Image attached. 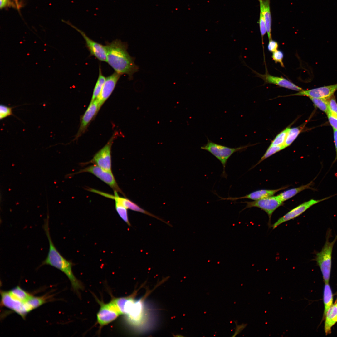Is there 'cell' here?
<instances>
[{
	"mask_svg": "<svg viewBox=\"0 0 337 337\" xmlns=\"http://www.w3.org/2000/svg\"><path fill=\"white\" fill-rule=\"evenodd\" d=\"M107 51L106 62L115 72L122 75H127L129 80L139 71V67L135 63V58L131 56L127 51L128 45L125 42L116 39L110 42L105 43Z\"/></svg>",
	"mask_w": 337,
	"mask_h": 337,
	"instance_id": "obj_1",
	"label": "cell"
},
{
	"mask_svg": "<svg viewBox=\"0 0 337 337\" xmlns=\"http://www.w3.org/2000/svg\"><path fill=\"white\" fill-rule=\"evenodd\" d=\"M43 228L48 239L49 248L47 256L42 261L40 267L44 265H49L63 272L68 278L73 289L77 291L82 288L81 282L74 276L72 270L73 263L65 259L59 252L54 245L50 235L49 227V216L44 220Z\"/></svg>",
	"mask_w": 337,
	"mask_h": 337,
	"instance_id": "obj_2",
	"label": "cell"
},
{
	"mask_svg": "<svg viewBox=\"0 0 337 337\" xmlns=\"http://www.w3.org/2000/svg\"><path fill=\"white\" fill-rule=\"evenodd\" d=\"M1 305L9 309L25 319L27 315L32 310L43 304L41 297L33 296L27 301H21L12 297L8 291H1Z\"/></svg>",
	"mask_w": 337,
	"mask_h": 337,
	"instance_id": "obj_3",
	"label": "cell"
},
{
	"mask_svg": "<svg viewBox=\"0 0 337 337\" xmlns=\"http://www.w3.org/2000/svg\"><path fill=\"white\" fill-rule=\"evenodd\" d=\"M207 139V143L201 146V149L210 152L220 162L223 167L222 176L226 178L227 175L226 173L225 168L228 159L234 153L242 151L249 146L231 148L217 144L208 138Z\"/></svg>",
	"mask_w": 337,
	"mask_h": 337,
	"instance_id": "obj_4",
	"label": "cell"
},
{
	"mask_svg": "<svg viewBox=\"0 0 337 337\" xmlns=\"http://www.w3.org/2000/svg\"><path fill=\"white\" fill-rule=\"evenodd\" d=\"M327 237L321 250L317 253L315 259L319 266L325 283H329L331 268L332 252L333 246L337 240V235L332 242Z\"/></svg>",
	"mask_w": 337,
	"mask_h": 337,
	"instance_id": "obj_5",
	"label": "cell"
},
{
	"mask_svg": "<svg viewBox=\"0 0 337 337\" xmlns=\"http://www.w3.org/2000/svg\"><path fill=\"white\" fill-rule=\"evenodd\" d=\"M240 203L246 204V207L241 211L246 208L254 207L259 208L264 210L269 217V225L270 227H271V218L273 212L283 204V202L280 200L277 196H272L252 201H245Z\"/></svg>",
	"mask_w": 337,
	"mask_h": 337,
	"instance_id": "obj_6",
	"label": "cell"
},
{
	"mask_svg": "<svg viewBox=\"0 0 337 337\" xmlns=\"http://www.w3.org/2000/svg\"><path fill=\"white\" fill-rule=\"evenodd\" d=\"M115 134H114L107 144L97 153L86 164L90 163L96 165L102 169L110 172L111 171V149Z\"/></svg>",
	"mask_w": 337,
	"mask_h": 337,
	"instance_id": "obj_7",
	"label": "cell"
},
{
	"mask_svg": "<svg viewBox=\"0 0 337 337\" xmlns=\"http://www.w3.org/2000/svg\"><path fill=\"white\" fill-rule=\"evenodd\" d=\"M83 172H88L92 173L108 185L114 191L119 192L125 196L124 193L119 187L112 172L105 170L94 164L80 170L77 173Z\"/></svg>",
	"mask_w": 337,
	"mask_h": 337,
	"instance_id": "obj_8",
	"label": "cell"
},
{
	"mask_svg": "<svg viewBox=\"0 0 337 337\" xmlns=\"http://www.w3.org/2000/svg\"><path fill=\"white\" fill-rule=\"evenodd\" d=\"M335 195H334L320 199L316 200L312 199L300 204L279 218L272 225L271 227L273 229L276 228L283 223L297 217L314 205L327 200Z\"/></svg>",
	"mask_w": 337,
	"mask_h": 337,
	"instance_id": "obj_9",
	"label": "cell"
},
{
	"mask_svg": "<svg viewBox=\"0 0 337 337\" xmlns=\"http://www.w3.org/2000/svg\"><path fill=\"white\" fill-rule=\"evenodd\" d=\"M99 303L100 307L97 314V320L100 327L111 323L120 315L111 300L107 303L100 301Z\"/></svg>",
	"mask_w": 337,
	"mask_h": 337,
	"instance_id": "obj_10",
	"label": "cell"
},
{
	"mask_svg": "<svg viewBox=\"0 0 337 337\" xmlns=\"http://www.w3.org/2000/svg\"><path fill=\"white\" fill-rule=\"evenodd\" d=\"M71 26L79 32L83 37L85 46L90 53L101 61L106 62L107 51L105 45H103L91 39L83 31L71 25Z\"/></svg>",
	"mask_w": 337,
	"mask_h": 337,
	"instance_id": "obj_11",
	"label": "cell"
},
{
	"mask_svg": "<svg viewBox=\"0 0 337 337\" xmlns=\"http://www.w3.org/2000/svg\"><path fill=\"white\" fill-rule=\"evenodd\" d=\"M337 90V83L307 90H302L288 96H303L309 98L328 99L333 95Z\"/></svg>",
	"mask_w": 337,
	"mask_h": 337,
	"instance_id": "obj_12",
	"label": "cell"
},
{
	"mask_svg": "<svg viewBox=\"0 0 337 337\" xmlns=\"http://www.w3.org/2000/svg\"><path fill=\"white\" fill-rule=\"evenodd\" d=\"M100 109L97 99L90 101L82 117L78 130L75 137V139H78L85 132L90 123L97 115Z\"/></svg>",
	"mask_w": 337,
	"mask_h": 337,
	"instance_id": "obj_13",
	"label": "cell"
},
{
	"mask_svg": "<svg viewBox=\"0 0 337 337\" xmlns=\"http://www.w3.org/2000/svg\"><path fill=\"white\" fill-rule=\"evenodd\" d=\"M121 76L114 72L106 78L100 94L97 99L100 108L111 95Z\"/></svg>",
	"mask_w": 337,
	"mask_h": 337,
	"instance_id": "obj_14",
	"label": "cell"
},
{
	"mask_svg": "<svg viewBox=\"0 0 337 337\" xmlns=\"http://www.w3.org/2000/svg\"><path fill=\"white\" fill-rule=\"evenodd\" d=\"M138 291L130 295L125 297L114 298L111 300L120 315H128L131 311L136 300L135 299Z\"/></svg>",
	"mask_w": 337,
	"mask_h": 337,
	"instance_id": "obj_15",
	"label": "cell"
},
{
	"mask_svg": "<svg viewBox=\"0 0 337 337\" xmlns=\"http://www.w3.org/2000/svg\"><path fill=\"white\" fill-rule=\"evenodd\" d=\"M258 77L261 78L266 83L275 84L280 87L300 91L303 90L301 87L282 77L274 76L266 72L264 74L256 73Z\"/></svg>",
	"mask_w": 337,
	"mask_h": 337,
	"instance_id": "obj_16",
	"label": "cell"
},
{
	"mask_svg": "<svg viewBox=\"0 0 337 337\" xmlns=\"http://www.w3.org/2000/svg\"><path fill=\"white\" fill-rule=\"evenodd\" d=\"M288 187V186H284L276 189H262L257 190L245 196L238 197H228L227 198H224L218 196L220 198V199L222 200L234 201L239 199L246 198L256 200L273 196L277 192L285 189L287 188Z\"/></svg>",
	"mask_w": 337,
	"mask_h": 337,
	"instance_id": "obj_17",
	"label": "cell"
},
{
	"mask_svg": "<svg viewBox=\"0 0 337 337\" xmlns=\"http://www.w3.org/2000/svg\"><path fill=\"white\" fill-rule=\"evenodd\" d=\"M148 294L147 293L140 300H136L131 311L127 315L130 320L135 324H139L142 320L144 313V301Z\"/></svg>",
	"mask_w": 337,
	"mask_h": 337,
	"instance_id": "obj_18",
	"label": "cell"
},
{
	"mask_svg": "<svg viewBox=\"0 0 337 337\" xmlns=\"http://www.w3.org/2000/svg\"><path fill=\"white\" fill-rule=\"evenodd\" d=\"M260 11L263 16L269 40L272 39L271 34V17L270 8V0H258Z\"/></svg>",
	"mask_w": 337,
	"mask_h": 337,
	"instance_id": "obj_19",
	"label": "cell"
},
{
	"mask_svg": "<svg viewBox=\"0 0 337 337\" xmlns=\"http://www.w3.org/2000/svg\"><path fill=\"white\" fill-rule=\"evenodd\" d=\"M114 195L113 196L112 199H115L117 200L127 209L145 214L164 222V221L160 218L142 209L129 199L126 198H123L119 196L117 192L114 191Z\"/></svg>",
	"mask_w": 337,
	"mask_h": 337,
	"instance_id": "obj_20",
	"label": "cell"
},
{
	"mask_svg": "<svg viewBox=\"0 0 337 337\" xmlns=\"http://www.w3.org/2000/svg\"><path fill=\"white\" fill-rule=\"evenodd\" d=\"M325 318V331L328 335L331 333V328L337 322V302L329 308Z\"/></svg>",
	"mask_w": 337,
	"mask_h": 337,
	"instance_id": "obj_21",
	"label": "cell"
},
{
	"mask_svg": "<svg viewBox=\"0 0 337 337\" xmlns=\"http://www.w3.org/2000/svg\"><path fill=\"white\" fill-rule=\"evenodd\" d=\"M313 181L314 180L306 185L285 191L277 196L280 200L284 202L305 189H310L315 191V189L312 187L314 184Z\"/></svg>",
	"mask_w": 337,
	"mask_h": 337,
	"instance_id": "obj_22",
	"label": "cell"
},
{
	"mask_svg": "<svg viewBox=\"0 0 337 337\" xmlns=\"http://www.w3.org/2000/svg\"><path fill=\"white\" fill-rule=\"evenodd\" d=\"M7 291L12 297L21 301H27L33 296L19 286H17Z\"/></svg>",
	"mask_w": 337,
	"mask_h": 337,
	"instance_id": "obj_23",
	"label": "cell"
},
{
	"mask_svg": "<svg viewBox=\"0 0 337 337\" xmlns=\"http://www.w3.org/2000/svg\"><path fill=\"white\" fill-rule=\"evenodd\" d=\"M333 302V296L331 289L329 283H325L324 292V316L325 318L328 310L332 305Z\"/></svg>",
	"mask_w": 337,
	"mask_h": 337,
	"instance_id": "obj_24",
	"label": "cell"
},
{
	"mask_svg": "<svg viewBox=\"0 0 337 337\" xmlns=\"http://www.w3.org/2000/svg\"><path fill=\"white\" fill-rule=\"evenodd\" d=\"M106 78L103 75L100 65L99 76L93 89L91 101L96 100L98 98L105 81Z\"/></svg>",
	"mask_w": 337,
	"mask_h": 337,
	"instance_id": "obj_25",
	"label": "cell"
},
{
	"mask_svg": "<svg viewBox=\"0 0 337 337\" xmlns=\"http://www.w3.org/2000/svg\"><path fill=\"white\" fill-rule=\"evenodd\" d=\"M302 129L299 127L289 128L283 145L285 148L293 142L301 132Z\"/></svg>",
	"mask_w": 337,
	"mask_h": 337,
	"instance_id": "obj_26",
	"label": "cell"
},
{
	"mask_svg": "<svg viewBox=\"0 0 337 337\" xmlns=\"http://www.w3.org/2000/svg\"><path fill=\"white\" fill-rule=\"evenodd\" d=\"M115 201V208L121 218L128 225L131 226L129 221L127 209L117 200L114 199Z\"/></svg>",
	"mask_w": 337,
	"mask_h": 337,
	"instance_id": "obj_27",
	"label": "cell"
},
{
	"mask_svg": "<svg viewBox=\"0 0 337 337\" xmlns=\"http://www.w3.org/2000/svg\"><path fill=\"white\" fill-rule=\"evenodd\" d=\"M314 105L326 114L329 112L328 99L309 98Z\"/></svg>",
	"mask_w": 337,
	"mask_h": 337,
	"instance_id": "obj_28",
	"label": "cell"
},
{
	"mask_svg": "<svg viewBox=\"0 0 337 337\" xmlns=\"http://www.w3.org/2000/svg\"><path fill=\"white\" fill-rule=\"evenodd\" d=\"M289 128V127L286 128L278 134L272 140L270 145L271 146H283Z\"/></svg>",
	"mask_w": 337,
	"mask_h": 337,
	"instance_id": "obj_29",
	"label": "cell"
},
{
	"mask_svg": "<svg viewBox=\"0 0 337 337\" xmlns=\"http://www.w3.org/2000/svg\"><path fill=\"white\" fill-rule=\"evenodd\" d=\"M284 149L285 148L284 146H271L270 145L264 154L255 166L266 159Z\"/></svg>",
	"mask_w": 337,
	"mask_h": 337,
	"instance_id": "obj_30",
	"label": "cell"
},
{
	"mask_svg": "<svg viewBox=\"0 0 337 337\" xmlns=\"http://www.w3.org/2000/svg\"><path fill=\"white\" fill-rule=\"evenodd\" d=\"M12 107L1 104L0 106V119H3L7 117L13 115Z\"/></svg>",
	"mask_w": 337,
	"mask_h": 337,
	"instance_id": "obj_31",
	"label": "cell"
},
{
	"mask_svg": "<svg viewBox=\"0 0 337 337\" xmlns=\"http://www.w3.org/2000/svg\"><path fill=\"white\" fill-rule=\"evenodd\" d=\"M328 104L329 112L337 116V103L334 95L328 99Z\"/></svg>",
	"mask_w": 337,
	"mask_h": 337,
	"instance_id": "obj_32",
	"label": "cell"
},
{
	"mask_svg": "<svg viewBox=\"0 0 337 337\" xmlns=\"http://www.w3.org/2000/svg\"><path fill=\"white\" fill-rule=\"evenodd\" d=\"M284 57V54L282 51L281 50H277L272 52V60L274 61L276 63H279L281 66L284 67V66L283 61Z\"/></svg>",
	"mask_w": 337,
	"mask_h": 337,
	"instance_id": "obj_33",
	"label": "cell"
},
{
	"mask_svg": "<svg viewBox=\"0 0 337 337\" xmlns=\"http://www.w3.org/2000/svg\"><path fill=\"white\" fill-rule=\"evenodd\" d=\"M260 30L263 41L264 36L266 32V25L265 19L262 12L260 11L259 20Z\"/></svg>",
	"mask_w": 337,
	"mask_h": 337,
	"instance_id": "obj_34",
	"label": "cell"
},
{
	"mask_svg": "<svg viewBox=\"0 0 337 337\" xmlns=\"http://www.w3.org/2000/svg\"><path fill=\"white\" fill-rule=\"evenodd\" d=\"M328 120L333 129L337 130V116L334 115L330 112L327 114Z\"/></svg>",
	"mask_w": 337,
	"mask_h": 337,
	"instance_id": "obj_35",
	"label": "cell"
},
{
	"mask_svg": "<svg viewBox=\"0 0 337 337\" xmlns=\"http://www.w3.org/2000/svg\"><path fill=\"white\" fill-rule=\"evenodd\" d=\"M278 46V43L277 42L272 39L269 40L267 48L270 51L273 52L276 51Z\"/></svg>",
	"mask_w": 337,
	"mask_h": 337,
	"instance_id": "obj_36",
	"label": "cell"
},
{
	"mask_svg": "<svg viewBox=\"0 0 337 337\" xmlns=\"http://www.w3.org/2000/svg\"><path fill=\"white\" fill-rule=\"evenodd\" d=\"M234 322L236 324V328L234 333L232 336V337H235L240 334L247 325V324L242 323L238 325L237 322L235 321Z\"/></svg>",
	"mask_w": 337,
	"mask_h": 337,
	"instance_id": "obj_37",
	"label": "cell"
},
{
	"mask_svg": "<svg viewBox=\"0 0 337 337\" xmlns=\"http://www.w3.org/2000/svg\"><path fill=\"white\" fill-rule=\"evenodd\" d=\"M333 135L335 149L336 155L335 158L332 162V164L337 161V130L333 129Z\"/></svg>",
	"mask_w": 337,
	"mask_h": 337,
	"instance_id": "obj_38",
	"label": "cell"
},
{
	"mask_svg": "<svg viewBox=\"0 0 337 337\" xmlns=\"http://www.w3.org/2000/svg\"><path fill=\"white\" fill-rule=\"evenodd\" d=\"M0 7L2 8L4 7L7 4L8 0H0Z\"/></svg>",
	"mask_w": 337,
	"mask_h": 337,
	"instance_id": "obj_39",
	"label": "cell"
}]
</instances>
